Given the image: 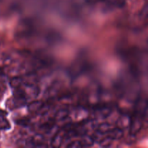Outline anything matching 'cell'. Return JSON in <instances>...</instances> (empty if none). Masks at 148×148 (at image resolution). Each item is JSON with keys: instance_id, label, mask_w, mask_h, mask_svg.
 I'll list each match as a JSON object with an SVG mask.
<instances>
[{"instance_id": "cell-1", "label": "cell", "mask_w": 148, "mask_h": 148, "mask_svg": "<svg viewBox=\"0 0 148 148\" xmlns=\"http://www.w3.org/2000/svg\"><path fill=\"white\" fill-rule=\"evenodd\" d=\"M122 135H123L122 130L118 128V129H115L114 130H112V131L111 132V135H110L109 137H111V138H114V139H119Z\"/></svg>"}]
</instances>
